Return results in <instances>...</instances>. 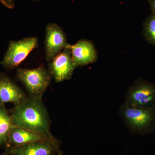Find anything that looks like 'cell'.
<instances>
[{"label": "cell", "mask_w": 155, "mask_h": 155, "mask_svg": "<svg viewBox=\"0 0 155 155\" xmlns=\"http://www.w3.org/2000/svg\"><path fill=\"white\" fill-rule=\"evenodd\" d=\"M142 35L149 43L155 46V15L151 14L143 23Z\"/></svg>", "instance_id": "obj_13"}, {"label": "cell", "mask_w": 155, "mask_h": 155, "mask_svg": "<svg viewBox=\"0 0 155 155\" xmlns=\"http://www.w3.org/2000/svg\"><path fill=\"white\" fill-rule=\"evenodd\" d=\"M55 140L36 141L19 146H12L9 153L12 155H54L58 151Z\"/></svg>", "instance_id": "obj_8"}, {"label": "cell", "mask_w": 155, "mask_h": 155, "mask_svg": "<svg viewBox=\"0 0 155 155\" xmlns=\"http://www.w3.org/2000/svg\"><path fill=\"white\" fill-rule=\"evenodd\" d=\"M151 11V14L155 15V0H147Z\"/></svg>", "instance_id": "obj_15"}, {"label": "cell", "mask_w": 155, "mask_h": 155, "mask_svg": "<svg viewBox=\"0 0 155 155\" xmlns=\"http://www.w3.org/2000/svg\"><path fill=\"white\" fill-rule=\"evenodd\" d=\"M48 66L50 73L57 82L70 79L76 68L72 61L70 50L66 46L49 62Z\"/></svg>", "instance_id": "obj_7"}, {"label": "cell", "mask_w": 155, "mask_h": 155, "mask_svg": "<svg viewBox=\"0 0 155 155\" xmlns=\"http://www.w3.org/2000/svg\"><path fill=\"white\" fill-rule=\"evenodd\" d=\"M66 35L62 28L55 23L47 25L45 28V54L46 60L50 62L66 48Z\"/></svg>", "instance_id": "obj_6"}, {"label": "cell", "mask_w": 155, "mask_h": 155, "mask_svg": "<svg viewBox=\"0 0 155 155\" xmlns=\"http://www.w3.org/2000/svg\"><path fill=\"white\" fill-rule=\"evenodd\" d=\"M124 104L133 107L155 110V84L138 79L127 90Z\"/></svg>", "instance_id": "obj_4"}, {"label": "cell", "mask_w": 155, "mask_h": 155, "mask_svg": "<svg viewBox=\"0 0 155 155\" xmlns=\"http://www.w3.org/2000/svg\"><path fill=\"white\" fill-rule=\"evenodd\" d=\"M51 140L28 129L14 126L12 127L9 137L10 144L19 146L35 142Z\"/></svg>", "instance_id": "obj_11"}, {"label": "cell", "mask_w": 155, "mask_h": 155, "mask_svg": "<svg viewBox=\"0 0 155 155\" xmlns=\"http://www.w3.org/2000/svg\"><path fill=\"white\" fill-rule=\"evenodd\" d=\"M58 155H63V154H62V153L61 152L59 151Z\"/></svg>", "instance_id": "obj_16"}, {"label": "cell", "mask_w": 155, "mask_h": 155, "mask_svg": "<svg viewBox=\"0 0 155 155\" xmlns=\"http://www.w3.org/2000/svg\"><path fill=\"white\" fill-rule=\"evenodd\" d=\"M120 114L126 127L134 134L145 135L155 131V110L123 104Z\"/></svg>", "instance_id": "obj_2"}, {"label": "cell", "mask_w": 155, "mask_h": 155, "mask_svg": "<svg viewBox=\"0 0 155 155\" xmlns=\"http://www.w3.org/2000/svg\"><path fill=\"white\" fill-rule=\"evenodd\" d=\"M13 127L11 115L4 104H0V146L10 145L9 137Z\"/></svg>", "instance_id": "obj_12"}, {"label": "cell", "mask_w": 155, "mask_h": 155, "mask_svg": "<svg viewBox=\"0 0 155 155\" xmlns=\"http://www.w3.org/2000/svg\"><path fill=\"white\" fill-rule=\"evenodd\" d=\"M25 94L5 75H0V104H19L26 98Z\"/></svg>", "instance_id": "obj_10"}, {"label": "cell", "mask_w": 155, "mask_h": 155, "mask_svg": "<svg viewBox=\"0 0 155 155\" xmlns=\"http://www.w3.org/2000/svg\"><path fill=\"white\" fill-rule=\"evenodd\" d=\"M13 126L22 127L51 140L50 120L42 99L28 97L11 110Z\"/></svg>", "instance_id": "obj_1"}, {"label": "cell", "mask_w": 155, "mask_h": 155, "mask_svg": "<svg viewBox=\"0 0 155 155\" xmlns=\"http://www.w3.org/2000/svg\"><path fill=\"white\" fill-rule=\"evenodd\" d=\"M17 75L25 85L29 97L40 99L51 83L52 76L43 65L35 69H18Z\"/></svg>", "instance_id": "obj_3"}, {"label": "cell", "mask_w": 155, "mask_h": 155, "mask_svg": "<svg viewBox=\"0 0 155 155\" xmlns=\"http://www.w3.org/2000/svg\"><path fill=\"white\" fill-rule=\"evenodd\" d=\"M15 0H0L1 2L4 4L5 5L9 8H11L14 6V2ZM34 1H38L39 0H34Z\"/></svg>", "instance_id": "obj_14"}, {"label": "cell", "mask_w": 155, "mask_h": 155, "mask_svg": "<svg viewBox=\"0 0 155 155\" xmlns=\"http://www.w3.org/2000/svg\"><path fill=\"white\" fill-rule=\"evenodd\" d=\"M38 46V39L34 37L11 41L2 64L7 69L17 67Z\"/></svg>", "instance_id": "obj_5"}, {"label": "cell", "mask_w": 155, "mask_h": 155, "mask_svg": "<svg viewBox=\"0 0 155 155\" xmlns=\"http://www.w3.org/2000/svg\"><path fill=\"white\" fill-rule=\"evenodd\" d=\"M66 47L70 50L72 61L76 67L85 66L96 61V51L89 41L81 40L73 45L67 43Z\"/></svg>", "instance_id": "obj_9"}]
</instances>
